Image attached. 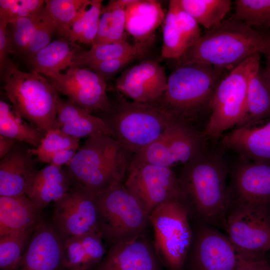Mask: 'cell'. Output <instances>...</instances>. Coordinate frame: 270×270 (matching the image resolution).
Instances as JSON below:
<instances>
[{"instance_id": "cell-44", "label": "cell", "mask_w": 270, "mask_h": 270, "mask_svg": "<svg viewBox=\"0 0 270 270\" xmlns=\"http://www.w3.org/2000/svg\"><path fill=\"white\" fill-rule=\"evenodd\" d=\"M112 20V12L106 5L102 9L96 35L93 44H104Z\"/></svg>"}, {"instance_id": "cell-3", "label": "cell", "mask_w": 270, "mask_h": 270, "mask_svg": "<svg viewBox=\"0 0 270 270\" xmlns=\"http://www.w3.org/2000/svg\"><path fill=\"white\" fill-rule=\"evenodd\" d=\"M132 156L112 136H93L79 147L66 171L74 186L94 196L124 184Z\"/></svg>"}, {"instance_id": "cell-15", "label": "cell", "mask_w": 270, "mask_h": 270, "mask_svg": "<svg viewBox=\"0 0 270 270\" xmlns=\"http://www.w3.org/2000/svg\"><path fill=\"white\" fill-rule=\"evenodd\" d=\"M54 227L64 238L100 232L94 196L74 186L55 202Z\"/></svg>"}, {"instance_id": "cell-1", "label": "cell", "mask_w": 270, "mask_h": 270, "mask_svg": "<svg viewBox=\"0 0 270 270\" xmlns=\"http://www.w3.org/2000/svg\"><path fill=\"white\" fill-rule=\"evenodd\" d=\"M228 168L222 156L204 150L184 164L178 176L180 199L190 222L226 230Z\"/></svg>"}, {"instance_id": "cell-45", "label": "cell", "mask_w": 270, "mask_h": 270, "mask_svg": "<svg viewBox=\"0 0 270 270\" xmlns=\"http://www.w3.org/2000/svg\"><path fill=\"white\" fill-rule=\"evenodd\" d=\"M234 270H270V264L264 258H245Z\"/></svg>"}, {"instance_id": "cell-12", "label": "cell", "mask_w": 270, "mask_h": 270, "mask_svg": "<svg viewBox=\"0 0 270 270\" xmlns=\"http://www.w3.org/2000/svg\"><path fill=\"white\" fill-rule=\"evenodd\" d=\"M190 223L192 236L182 270H234L244 258H250L218 228L206 224Z\"/></svg>"}, {"instance_id": "cell-13", "label": "cell", "mask_w": 270, "mask_h": 270, "mask_svg": "<svg viewBox=\"0 0 270 270\" xmlns=\"http://www.w3.org/2000/svg\"><path fill=\"white\" fill-rule=\"evenodd\" d=\"M124 186L148 215L158 206L180 198L179 178L172 168L130 166Z\"/></svg>"}, {"instance_id": "cell-34", "label": "cell", "mask_w": 270, "mask_h": 270, "mask_svg": "<svg viewBox=\"0 0 270 270\" xmlns=\"http://www.w3.org/2000/svg\"><path fill=\"white\" fill-rule=\"evenodd\" d=\"M36 226L24 232L0 236L1 270L17 269Z\"/></svg>"}, {"instance_id": "cell-22", "label": "cell", "mask_w": 270, "mask_h": 270, "mask_svg": "<svg viewBox=\"0 0 270 270\" xmlns=\"http://www.w3.org/2000/svg\"><path fill=\"white\" fill-rule=\"evenodd\" d=\"M222 142L244 160L270 161V118L260 127H237L224 136Z\"/></svg>"}, {"instance_id": "cell-33", "label": "cell", "mask_w": 270, "mask_h": 270, "mask_svg": "<svg viewBox=\"0 0 270 270\" xmlns=\"http://www.w3.org/2000/svg\"><path fill=\"white\" fill-rule=\"evenodd\" d=\"M233 16L270 40V0H236Z\"/></svg>"}, {"instance_id": "cell-47", "label": "cell", "mask_w": 270, "mask_h": 270, "mask_svg": "<svg viewBox=\"0 0 270 270\" xmlns=\"http://www.w3.org/2000/svg\"><path fill=\"white\" fill-rule=\"evenodd\" d=\"M17 141L0 135V158L2 159L8 154L16 144Z\"/></svg>"}, {"instance_id": "cell-29", "label": "cell", "mask_w": 270, "mask_h": 270, "mask_svg": "<svg viewBox=\"0 0 270 270\" xmlns=\"http://www.w3.org/2000/svg\"><path fill=\"white\" fill-rule=\"evenodd\" d=\"M150 45L130 44L126 40L120 42L93 44L88 50L82 48L78 52L74 60V66L88 68L94 63L120 58L133 54H144Z\"/></svg>"}, {"instance_id": "cell-25", "label": "cell", "mask_w": 270, "mask_h": 270, "mask_svg": "<svg viewBox=\"0 0 270 270\" xmlns=\"http://www.w3.org/2000/svg\"><path fill=\"white\" fill-rule=\"evenodd\" d=\"M81 49L76 43L60 38L40 50L29 63L32 70L52 78L62 70L74 67L76 55Z\"/></svg>"}, {"instance_id": "cell-4", "label": "cell", "mask_w": 270, "mask_h": 270, "mask_svg": "<svg viewBox=\"0 0 270 270\" xmlns=\"http://www.w3.org/2000/svg\"><path fill=\"white\" fill-rule=\"evenodd\" d=\"M230 70L198 62L177 66L168 78L164 92L154 102L190 124L209 110L217 86Z\"/></svg>"}, {"instance_id": "cell-5", "label": "cell", "mask_w": 270, "mask_h": 270, "mask_svg": "<svg viewBox=\"0 0 270 270\" xmlns=\"http://www.w3.org/2000/svg\"><path fill=\"white\" fill-rule=\"evenodd\" d=\"M4 89L16 112L44 134L58 128V92L50 80L32 70H20L8 58L0 72Z\"/></svg>"}, {"instance_id": "cell-28", "label": "cell", "mask_w": 270, "mask_h": 270, "mask_svg": "<svg viewBox=\"0 0 270 270\" xmlns=\"http://www.w3.org/2000/svg\"><path fill=\"white\" fill-rule=\"evenodd\" d=\"M0 135L17 142L38 147L44 136L32 124L26 122L10 106L0 100Z\"/></svg>"}, {"instance_id": "cell-41", "label": "cell", "mask_w": 270, "mask_h": 270, "mask_svg": "<svg viewBox=\"0 0 270 270\" xmlns=\"http://www.w3.org/2000/svg\"><path fill=\"white\" fill-rule=\"evenodd\" d=\"M132 0H112L107 6L112 12L110 28L104 44L126 40V10Z\"/></svg>"}, {"instance_id": "cell-7", "label": "cell", "mask_w": 270, "mask_h": 270, "mask_svg": "<svg viewBox=\"0 0 270 270\" xmlns=\"http://www.w3.org/2000/svg\"><path fill=\"white\" fill-rule=\"evenodd\" d=\"M260 54L251 55L221 80L210 103V116L204 136L217 140L224 132L243 122L248 84L253 72L260 66Z\"/></svg>"}, {"instance_id": "cell-27", "label": "cell", "mask_w": 270, "mask_h": 270, "mask_svg": "<svg viewBox=\"0 0 270 270\" xmlns=\"http://www.w3.org/2000/svg\"><path fill=\"white\" fill-rule=\"evenodd\" d=\"M246 98V116L237 127L252 126L270 118V87L260 66L250 78Z\"/></svg>"}, {"instance_id": "cell-46", "label": "cell", "mask_w": 270, "mask_h": 270, "mask_svg": "<svg viewBox=\"0 0 270 270\" xmlns=\"http://www.w3.org/2000/svg\"><path fill=\"white\" fill-rule=\"evenodd\" d=\"M77 150L75 149H68L56 152L49 157L46 163L60 166L67 165L72 160Z\"/></svg>"}, {"instance_id": "cell-9", "label": "cell", "mask_w": 270, "mask_h": 270, "mask_svg": "<svg viewBox=\"0 0 270 270\" xmlns=\"http://www.w3.org/2000/svg\"><path fill=\"white\" fill-rule=\"evenodd\" d=\"M149 218L162 264L169 270H182L192 236L186 206L179 200L166 202L155 208Z\"/></svg>"}, {"instance_id": "cell-17", "label": "cell", "mask_w": 270, "mask_h": 270, "mask_svg": "<svg viewBox=\"0 0 270 270\" xmlns=\"http://www.w3.org/2000/svg\"><path fill=\"white\" fill-rule=\"evenodd\" d=\"M228 201H236L270 209V161H245L230 174Z\"/></svg>"}, {"instance_id": "cell-23", "label": "cell", "mask_w": 270, "mask_h": 270, "mask_svg": "<svg viewBox=\"0 0 270 270\" xmlns=\"http://www.w3.org/2000/svg\"><path fill=\"white\" fill-rule=\"evenodd\" d=\"M56 119L60 129L79 139L102 134L112 136L111 130L102 118L60 96L57 102Z\"/></svg>"}, {"instance_id": "cell-43", "label": "cell", "mask_w": 270, "mask_h": 270, "mask_svg": "<svg viewBox=\"0 0 270 270\" xmlns=\"http://www.w3.org/2000/svg\"><path fill=\"white\" fill-rule=\"evenodd\" d=\"M8 22L0 17V70L2 72L4 65L8 58V54L10 53V46L8 30Z\"/></svg>"}, {"instance_id": "cell-26", "label": "cell", "mask_w": 270, "mask_h": 270, "mask_svg": "<svg viewBox=\"0 0 270 270\" xmlns=\"http://www.w3.org/2000/svg\"><path fill=\"white\" fill-rule=\"evenodd\" d=\"M39 212L25 194L0 196V236L34 226L40 220Z\"/></svg>"}, {"instance_id": "cell-2", "label": "cell", "mask_w": 270, "mask_h": 270, "mask_svg": "<svg viewBox=\"0 0 270 270\" xmlns=\"http://www.w3.org/2000/svg\"><path fill=\"white\" fill-rule=\"evenodd\" d=\"M270 40L233 16L202 35L178 60L177 66L198 62L232 70L251 55L264 54Z\"/></svg>"}, {"instance_id": "cell-48", "label": "cell", "mask_w": 270, "mask_h": 270, "mask_svg": "<svg viewBox=\"0 0 270 270\" xmlns=\"http://www.w3.org/2000/svg\"><path fill=\"white\" fill-rule=\"evenodd\" d=\"M266 56V66L263 71L264 76L270 87V48L264 54Z\"/></svg>"}, {"instance_id": "cell-35", "label": "cell", "mask_w": 270, "mask_h": 270, "mask_svg": "<svg viewBox=\"0 0 270 270\" xmlns=\"http://www.w3.org/2000/svg\"><path fill=\"white\" fill-rule=\"evenodd\" d=\"M86 0H46L45 6L52 16L56 33L67 39L71 26Z\"/></svg>"}, {"instance_id": "cell-14", "label": "cell", "mask_w": 270, "mask_h": 270, "mask_svg": "<svg viewBox=\"0 0 270 270\" xmlns=\"http://www.w3.org/2000/svg\"><path fill=\"white\" fill-rule=\"evenodd\" d=\"M48 80L58 92L92 114H104L111 107L106 80L88 68L71 67L66 73Z\"/></svg>"}, {"instance_id": "cell-21", "label": "cell", "mask_w": 270, "mask_h": 270, "mask_svg": "<svg viewBox=\"0 0 270 270\" xmlns=\"http://www.w3.org/2000/svg\"><path fill=\"white\" fill-rule=\"evenodd\" d=\"M70 179L62 166L48 164L36 170L31 178L25 195L40 212L50 202H54L71 188Z\"/></svg>"}, {"instance_id": "cell-30", "label": "cell", "mask_w": 270, "mask_h": 270, "mask_svg": "<svg viewBox=\"0 0 270 270\" xmlns=\"http://www.w3.org/2000/svg\"><path fill=\"white\" fill-rule=\"evenodd\" d=\"M102 0H86L70 29L67 39L72 42L92 44L102 11Z\"/></svg>"}, {"instance_id": "cell-31", "label": "cell", "mask_w": 270, "mask_h": 270, "mask_svg": "<svg viewBox=\"0 0 270 270\" xmlns=\"http://www.w3.org/2000/svg\"><path fill=\"white\" fill-rule=\"evenodd\" d=\"M180 8L208 30L222 22L231 8L230 0H177Z\"/></svg>"}, {"instance_id": "cell-10", "label": "cell", "mask_w": 270, "mask_h": 270, "mask_svg": "<svg viewBox=\"0 0 270 270\" xmlns=\"http://www.w3.org/2000/svg\"><path fill=\"white\" fill-rule=\"evenodd\" d=\"M226 235L246 256L264 258L270 250V209L262 206L228 201Z\"/></svg>"}, {"instance_id": "cell-24", "label": "cell", "mask_w": 270, "mask_h": 270, "mask_svg": "<svg viewBox=\"0 0 270 270\" xmlns=\"http://www.w3.org/2000/svg\"><path fill=\"white\" fill-rule=\"evenodd\" d=\"M166 15L158 1L132 0L126 10V31L134 38V44L150 45Z\"/></svg>"}, {"instance_id": "cell-39", "label": "cell", "mask_w": 270, "mask_h": 270, "mask_svg": "<svg viewBox=\"0 0 270 270\" xmlns=\"http://www.w3.org/2000/svg\"><path fill=\"white\" fill-rule=\"evenodd\" d=\"M63 267L69 270L94 268L80 236L64 238Z\"/></svg>"}, {"instance_id": "cell-11", "label": "cell", "mask_w": 270, "mask_h": 270, "mask_svg": "<svg viewBox=\"0 0 270 270\" xmlns=\"http://www.w3.org/2000/svg\"><path fill=\"white\" fill-rule=\"evenodd\" d=\"M204 134L176 119L154 142L132 156L130 166L143 164L172 168L186 164L204 150Z\"/></svg>"}, {"instance_id": "cell-19", "label": "cell", "mask_w": 270, "mask_h": 270, "mask_svg": "<svg viewBox=\"0 0 270 270\" xmlns=\"http://www.w3.org/2000/svg\"><path fill=\"white\" fill-rule=\"evenodd\" d=\"M154 242L146 236L110 246L94 270H162Z\"/></svg>"}, {"instance_id": "cell-20", "label": "cell", "mask_w": 270, "mask_h": 270, "mask_svg": "<svg viewBox=\"0 0 270 270\" xmlns=\"http://www.w3.org/2000/svg\"><path fill=\"white\" fill-rule=\"evenodd\" d=\"M29 148L16 144L0 162V196L25 194L36 170Z\"/></svg>"}, {"instance_id": "cell-16", "label": "cell", "mask_w": 270, "mask_h": 270, "mask_svg": "<svg viewBox=\"0 0 270 270\" xmlns=\"http://www.w3.org/2000/svg\"><path fill=\"white\" fill-rule=\"evenodd\" d=\"M167 80L162 66L156 61L146 60L124 70L116 80V88L132 101L152 103L164 94Z\"/></svg>"}, {"instance_id": "cell-6", "label": "cell", "mask_w": 270, "mask_h": 270, "mask_svg": "<svg viewBox=\"0 0 270 270\" xmlns=\"http://www.w3.org/2000/svg\"><path fill=\"white\" fill-rule=\"evenodd\" d=\"M100 118L112 137L133 155L156 140L177 118L154 102L130 101L122 96Z\"/></svg>"}, {"instance_id": "cell-38", "label": "cell", "mask_w": 270, "mask_h": 270, "mask_svg": "<svg viewBox=\"0 0 270 270\" xmlns=\"http://www.w3.org/2000/svg\"><path fill=\"white\" fill-rule=\"evenodd\" d=\"M54 33V22L44 5L40 12L37 26L24 54L28 62L38 52L51 42Z\"/></svg>"}, {"instance_id": "cell-40", "label": "cell", "mask_w": 270, "mask_h": 270, "mask_svg": "<svg viewBox=\"0 0 270 270\" xmlns=\"http://www.w3.org/2000/svg\"><path fill=\"white\" fill-rule=\"evenodd\" d=\"M44 4L45 0H0V17L9 23L38 14Z\"/></svg>"}, {"instance_id": "cell-42", "label": "cell", "mask_w": 270, "mask_h": 270, "mask_svg": "<svg viewBox=\"0 0 270 270\" xmlns=\"http://www.w3.org/2000/svg\"><path fill=\"white\" fill-rule=\"evenodd\" d=\"M133 54L120 58L100 62L90 65L87 68L96 72L104 79L110 78L136 58L142 56Z\"/></svg>"}, {"instance_id": "cell-32", "label": "cell", "mask_w": 270, "mask_h": 270, "mask_svg": "<svg viewBox=\"0 0 270 270\" xmlns=\"http://www.w3.org/2000/svg\"><path fill=\"white\" fill-rule=\"evenodd\" d=\"M162 39L161 59L177 60L190 48L185 31L176 16L174 0L169 2L164 21Z\"/></svg>"}, {"instance_id": "cell-18", "label": "cell", "mask_w": 270, "mask_h": 270, "mask_svg": "<svg viewBox=\"0 0 270 270\" xmlns=\"http://www.w3.org/2000/svg\"><path fill=\"white\" fill-rule=\"evenodd\" d=\"M64 238L39 220L16 270H60L63 267Z\"/></svg>"}, {"instance_id": "cell-8", "label": "cell", "mask_w": 270, "mask_h": 270, "mask_svg": "<svg viewBox=\"0 0 270 270\" xmlns=\"http://www.w3.org/2000/svg\"><path fill=\"white\" fill-rule=\"evenodd\" d=\"M94 198L99 231L110 246L146 236L150 225L149 215L124 184L112 186Z\"/></svg>"}, {"instance_id": "cell-36", "label": "cell", "mask_w": 270, "mask_h": 270, "mask_svg": "<svg viewBox=\"0 0 270 270\" xmlns=\"http://www.w3.org/2000/svg\"><path fill=\"white\" fill-rule=\"evenodd\" d=\"M80 139L63 132L59 128L50 130L44 134L40 145L29 148V152L40 162H47L52 154L65 150H78Z\"/></svg>"}, {"instance_id": "cell-37", "label": "cell", "mask_w": 270, "mask_h": 270, "mask_svg": "<svg viewBox=\"0 0 270 270\" xmlns=\"http://www.w3.org/2000/svg\"><path fill=\"white\" fill-rule=\"evenodd\" d=\"M41 10L37 14L19 18L8 23L10 53L24 54L37 26Z\"/></svg>"}]
</instances>
